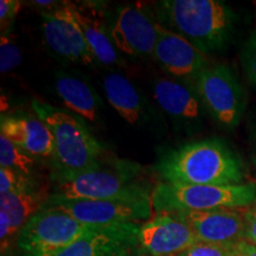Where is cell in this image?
<instances>
[{"label": "cell", "mask_w": 256, "mask_h": 256, "mask_svg": "<svg viewBox=\"0 0 256 256\" xmlns=\"http://www.w3.org/2000/svg\"><path fill=\"white\" fill-rule=\"evenodd\" d=\"M172 185H238L244 178L241 159L218 139L192 142L166 152L156 164Z\"/></svg>", "instance_id": "6da1fadb"}, {"label": "cell", "mask_w": 256, "mask_h": 256, "mask_svg": "<svg viewBox=\"0 0 256 256\" xmlns=\"http://www.w3.org/2000/svg\"><path fill=\"white\" fill-rule=\"evenodd\" d=\"M31 107L52 133L55 154L51 178L55 183L68 180L100 164L104 147L83 120L36 98L31 101Z\"/></svg>", "instance_id": "7a4b0ae2"}, {"label": "cell", "mask_w": 256, "mask_h": 256, "mask_svg": "<svg viewBox=\"0 0 256 256\" xmlns=\"http://www.w3.org/2000/svg\"><path fill=\"white\" fill-rule=\"evenodd\" d=\"M160 17L206 54L223 49L232 36L236 16L220 0H164Z\"/></svg>", "instance_id": "3957f363"}, {"label": "cell", "mask_w": 256, "mask_h": 256, "mask_svg": "<svg viewBox=\"0 0 256 256\" xmlns=\"http://www.w3.org/2000/svg\"><path fill=\"white\" fill-rule=\"evenodd\" d=\"M153 191L138 182L124 194L106 200H64L49 196L43 206L56 208L86 226L138 223L151 220Z\"/></svg>", "instance_id": "277c9868"}, {"label": "cell", "mask_w": 256, "mask_h": 256, "mask_svg": "<svg viewBox=\"0 0 256 256\" xmlns=\"http://www.w3.org/2000/svg\"><path fill=\"white\" fill-rule=\"evenodd\" d=\"M153 209L158 214L206 211L252 206L256 203V185H172L160 183L153 188Z\"/></svg>", "instance_id": "5b68a950"}, {"label": "cell", "mask_w": 256, "mask_h": 256, "mask_svg": "<svg viewBox=\"0 0 256 256\" xmlns=\"http://www.w3.org/2000/svg\"><path fill=\"white\" fill-rule=\"evenodd\" d=\"M142 166L127 159H102L96 168L68 180L57 182L51 197L64 200H106L124 194L136 184Z\"/></svg>", "instance_id": "8992f818"}, {"label": "cell", "mask_w": 256, "mask_h": 256, "mask_svg": "<svg viewBox=\"0 0 256 256\" xmlns=\"http://www.w3.org/2000/svg\"><path fill=\"white\" fill-rule=\"evenodd\" d=\"M90 226L62 210L43 206L19 232L18 247L24 256H49L68 247Z\"/></svg>", "instance_id": "52a82bcc"}, {"label": "cell", "mask_w": 256, "mask_h": 256, "mask_svg": "<svg viewBox=\"0 0 256 256\" xmlns=\"http://www.w3.org/2000/svg\"><path fill=\"white\" fill-rule=\"evenodd\" d=\"M196 90L211 116L224 127L234 128L246 108L241 83L229 66H206L194 78Z\"/></svg>", "instance_id": "ba28073f"}, {"label": "cell", "mask_w": 256, "mask_h": 256, "mask_svg": "<svg viewBox=\"0 0 256 256\" xmlns=\"http://www.w3.org/2000/svg\"><path fill=\"white\" fill-rule=\"evenodd\" d=\"M138 223L92 226L68 247L49 256H133L138 254Z\"/></svg>", "instance_id": "9c48e42d"}, {"label": "cell", "mask_w": 256, "mask_h": 256, "mask_svg": "<svg viewBox=\"0 0 256 256\" xmlns=\"http://www.w3.org/2000/svg\"><path fill=\"white\" fill-rule=\"evenodd\" d=\"M196 242V236L188 224L174 214L162 212L140 226L138 254L178 256Z\"/></svg>", "instance_id": "30bf717a"}, {"label": "cell", "mask_w": 256, "mask_h": 256, "mask_svg": "<svg viewBox=\"0 0 256 256\" xmlns=\"http://www.w3.org/2000/svg\"><path fill=\"white\" fill-rule=\"evenodd\" d=\"M174 215L190 226L197 241L235 246L246 238L244 218L232 209L183 211Z\"/></svg>", "instance_id": "8fae6325"}, {"label": "cell", "mask_w": 256, "mask_h": 256, "mask_svg": "<svg viewBox=\"0 0 256 256\" xmlns=\"http://www.w3.org/2000/svg\"><path fill=\"white\" fill-rule=\"evenodd\" d=\"M156 24L139 6L120 10L110 30L115 48L130 56H151L156 43Z\"/></svg>", "instance_id": "7c38bea8"}, {"label": "cell", "mask_w": 256, "mask_h": 256, "mask_svg": "<svg viewBox=\"0 0 256 256\" xmlns=\"http://www.w3.org/2000/svg\"><path fill=\"white\" fill-rule=\"evenodd\" d=\"M156 34L153 57L171 75L196 78L202 70L209 66L206 55L176 31L156 24Z\"/></svg>", "instance_id": "4fadbf2b"}, {"label": "cell", "mask_w": 256, "mask_h": 256, "mask_svg": "<svg viewBox=\"0 0 256 256\" xmlns=\"http://www.w3.org/2000/svg\"><path fill=\"white\" fill-rule=\"evenodd\" d=\"M63 8V6H62ZM62 8L56 11L42 12L43 36L49 49L63 58L74 63L92 66L95 57L83 38L81 31Z\"/></svg>", "instance_id": "5bb4252c"}, {"label": "cell", "mask_w": 256, "mask_h": 256, "mask_svg": "<svg viewBox=\"0 0 256 256\" xmlns=\"http://www.w3.org/2000/svg\"><path fill=\"white\" fill-rule=\"evenodd\" d=\"M0 136L34 158H54L55 142L49 127L37 116L2 115Z\"/></svg>", "instance_id": "9a60e30c"}, {"label": "cell", "mask_w": 256, "mask_h": 256, "mask_svg": "<svg viewBox=\"0 0 256 256\" xmlns=\"http://www.w3.org/2000/svg\"><path fill=\"white\" fill-rule=\"evenodd\" d=\"M62 10L81 31L98 62L104 66H116L121 63L116 48L102 22L84 14L74 4L63 5Z\"/></svg>", "instance_id": "2e32d148"}, {"label": "cell", "mask_w": 256, "mask_h": 256, "mask_svg": "<svg viewBox=\"0 0 256 256\" xmlns=\"http://www.w3.org/2000/svg\"><path fill=\"white\" fill-rule=\"evenodd\" d=\"M153 95L160 107L171 116L186 120L200 116V95L185 83L158 78L153 84Z\"/></svg>", "instance_id": "e0dca14e"}, {"label": "cell", "mask_w": 256, "mask_h": 256, "mask_svg": "<svg viewBox=\"0 0 256 256\" xmlns=\"http://www.w3.org/2000/svg\"><path fill=\"white\" fill-rule=\"evenodd\" d=\"M56 89L64 104L83 119L95 121L98 116V96L87 82L68 74L57 72Z\"/></svg>", "instance_id": "ac0fdd59"}, {"label": "cell", "mask_w": 256, "mask_h": 256, "mask_svg": "<svg viewBox=\"0 0 256 256\" xmlns=\"http://www.w3.org/2000/svg\"><path fill=\"white\" fill-rule=\"evenodd\" d=\"M107 100L128 124H136L142 113V100L130 80L120 74H108L104 81Z\"/></svg>", "instance_id": "d6986e66"}, {"label": "cell", "mask_w": 256, "mask_h": 256, "mask_svg": "<svg viewBox=\"0 0 256 256\" xmlns=\"http://www.w3.org/2000/svg\"><path fill=\"white\" fill-rule=\"evenodd\" d=\"M46 200L36 185H31L0 194V210L8 214L14 234H19L28 220L40 210Z\"/></svg>", "instance_id": "ffe728a7"}, {"label": "cell", "mask_w": 256, "mask_h": 256, "mask_svg": "<svg viewBox=\"0 0 256 256\" xmlns=\"http://www.w3.org/2000/svg\"><path fill=\"white\" fill-rule=\"evenodd\" d=\"M36 160L32 156L14 145L5 136H0V166L11 168L18 174L30 177Z\"/></svg>", "instance_id": "44dd1931"}, {"label": "cell", "mask_w": 256, "mask_h": 256, "mask_svg": "<svg viewBox=\"0 0 256 256\" xmlns=\"http://www.w3.org/2000/svg\"><path fill=\"white\" fill-rule=\"evenodd\" d=\"M23 60L22 50L16 44L14 38L2 34L0 40V72L8 74L17 68Z\"/></svg>", "instance_id": "7402d4cb"}, {"label": "cell", "mask_w": 256, "mask_h": 256, "mask_svg": "<svg viewBox=\"0 0 256 256\" xmlns=\"http://www.w3.org/2000/svg\"><path fill=\"white\" fill-rule=\"evenodd\" d=\"M34 185L28 176L20 174L11 168H0V194Z\"/></svg>", "instance_id": "603a6c76"}, {"label": "cell", "mask_w": 256, "mask_h": 256, "mask_svg": "<svg viewBox=\"0 0 256 256\" xmlns=\"http://www.w3.org/2000/svg\"><path fill=\"white\" fill-rule=\"evenodd\" d=\"M241 62L249 82L256 86V32L252 34L243 44Z\"/></svg>", "instance_id": "cb8c5ba5"}, {"label": "cell", "mask_w": 256, "mask_h": 256, "mask_svg": "<svg viewBox=\"0 0 256 256\" xmlns=\"http://www.w3.org/2000/svg\"><path fill=\"white\" fill-rule=\"evenodd\" d=\"M234 246L214 244L197 241L178 256H230Z\"/></svg>", "instance_id": "d4e9b609"}, {"label": "cell", "mask_w": 256, "mask_h": 256, "mask_svg": "<svg viewBox=\"0 0 256 256\" xmlns=\"http://www.w3.org/2000/svg\"><path fill=\"white\" fill-rule=\"evenodd\" d=\"M19 8H20V2L18 0H2L0 2V23H2V28L14 20Z\"/></svg>", "instance_id": "484cf974"}, {"label": "cell", "mask_w": 256, "mask_h": 256, "mask_svg": "<svg viewBox=\"0 0 256 256\" xmlns=\"http://www.w3.org/2000/svg\"><path fill=\"white\" fill-rule=\"evenodd\" d=\"M246 222V238L256 246V203L243 214Z\"/></svg>", "instance_id": "4316f807"}, {"label": "cell", "mask_w": 256, "mask_h": 256, "mask_svg": "<svg viewBox=\"0 0 256 256\" xmlns=\"http://www.w3.org/2000/svg\"><path fill=\"white\" fill-rule=\"evenodd\" d=\"M230 256H256V246L243 240L234 246Z\"/></svg>", "instance_id": "83f0119b"}, {"label": "cell", "mask_w": 256, "mask_h": 256, "mask_svg": "<svg viewBox=\"0 0 256 256\" xmlns=\"http://www.w3.org/2000/svg\"><path fill=\"white\" fill-rule=\"evenodd\" d=\"M58 4L57 2H51V0H34V2H32V5L34 6V8H60L63 5H56Z\"/></svg>", "instance_id": "f1b7e54d"}, {"label": "cell", "mask_w": 256, "mask_h": 256, "mask_svg": "<svg viewBox=\"0 0 256 256\" xmlns=\"http://www.w3.org/2000/svg\"><path fill=\"white\" fill-rule=\"evenodd\" d=\"M254 164H255V168H256V151H255V156H254Z\"/></svg>", "instance_id": "f546056e"}, {"label": "cell", "mask_w": 256, "mask_h": 256, "mask_svg": "<svg viewBox=\"0 0 256 256\" xmlns=\"http://www.w3.org/2000/svg\"><path fill=\"white\" fill-rule=\"evenodd\" d=\"M133 256H146V255H142V254H136V255H133Z\"/></svg>", "instance_id": "4dcf8cb0"}, {"label": "cell", "mask_w": 256, "mask_h": 256, "mask_svg": "<svg viewBox=\"0 0 256 256\" xmlns=\"http://www.w3.org/2000/svg\"><path fill=\"white\" fill-rule=\"evenodd\" d=\"M2 256H4V255H2Z\"/></svg>", "instance_id": "1f68e13d"}]
</instances>
